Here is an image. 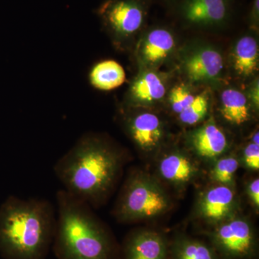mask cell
I'll return each instance as SVG.
<instances>
[{
	"label": "cell",
	"mask_w": 259,
	"mask_h": 259,
	"mask_svg": "<svg viewBox=\"0 0 259 259\" xmlns=\"http://www.w3.org/2000/svg\"><path fill=\"white\" fill-rule=\"evenodd\" d=\"M258 51L255 37L245 35L238 40L233 51V66L238 75L248 77L258 71Z\"/></svg>",
	"instance_id": "ac0fdd59"
},
{
	"label": "cell",
	"mask_w": 259,
	"mask_h": 259,
	"mask_svg": "<svg viewBox=\"0 0 259 259\" xmlns=\"http://www.w3.org/2000/svg\"><path fill=\"white\" fill-rule=\"evenodd\" d=\"M196 95L187 85L181 83L172 89L169 95V103L172 110L179 115L190 106Z\"/></svg>",
	"instance_id": "7402d4cb"
},
{
	"label": "cell",
	"mask_w": 259,
	"mask_h": 259,
	"mask_svg": "<svg viewBox=\"0 0 259 259\" xmlns=\"http://www.w3.org/2000/svg\"><path fill=\"white\" fill-rule=\"evenodd\" d=\"M125 120L127 134L140 150L151 153L160 146L164 132L157 115L151 112H141L128 116Z\"/></svg>",
	"instance_id": "30bf717a"
},
{
	"label": "cell",
	"mask_w": 259,
	"mask_h": 259,
	"mask_svg": "<svg viewBox=\"0 0 259 259\" xmlns=\"http://www.w3.org/2000/svg\"><path fill=\"white\" fill-rule=\"evenodd\" d=\"M175 47L173 33L168 29L155 28L145 35L139 48L143 64L156 66L165 60Z\"/></svg>",
	"instance_id": "8fae6325"
},
{
	"label": "cell",
	"mask_w": 259,
	"mask_h": 259,
	"mask_svg": "<svg viewBox=\"0 0 259 259\" xmlns=\"http://www.w3.org/2000/svg\"><path fill=\"white\" fill-rule=\"evenodd\" d=\"M210 245L221 259H256L258 243L253 226L235 216L220 223L207 234Z\"/></svg>",
	"instance_id": "5b68a950"
},
{
	"label": "cell",
	"mask_w": 259,
	"mask_h": 259,
	"mask_svg": "<svg viewBox=\"0 0 259 259\" xmlns=\"http://www.w3.org/2000/svg\"><path fill=\"white\" fill-rule=\"evenodd\" d=\"M259 19V0H253L249 13L250 23L256 25Z\"/></svg>",
	"instance_id": "d4e9b609"
},
{
	"label": "cell",
	"mask_w": 259,
	"mask_h": 259,
	"mask_svg": "<svg viewBox=\"0 0 259 259\" xmlns=\"http://www.w3.org/2000/svg\"><path fill=\"white\" fill-rule=\"evenodd\" d=\"M168 259H221L210 244L185 234L169 241Z\"/></svg>",
	"instance_id": "2e32d148"
},
{
	"label": "cell",
	"mask_w": 259,
	"mask_h": 259,
	"mask_svg": "<svg viewBox=\"0 0 259 259\" xmlns=\"http://www.w3.org/2000/svg\"><path fill=\"white\" fill-rule=\"evenodd\" d=\"M171 206L169 196L157 181L133 171L122 187L113 214L119 222L136 223L159 217Z\"/></svg>",
	"instance_id": "277c9868"
},
{
	"label": "cell",
	"mask_w": 259,
	"mask_h": 259,
	"mask_svg": "<svg viewBox=\"0 0 259 259\" xmlns=\"http://www.w3.org/2000/svg\"><path fill=\"white\" fill-rule=\"evenodd\" d=\"M190 143L194 152L206 159L219 157L228 145L226 135L213 121L195 130L191 135Z\"/></svg>",
	"instance_id": "7c38bea8"
},
{
	"label": "cell",
	"mask_w": 259,
	"mask_h": 259,
	"mask_svg": "<svg viewBox=\"0 0 259 259\" xmlns=\"http://www.w3.org/2000/svg\"><path fill=\"white\" fill-rule=\"evenodd\" d=\"M56 210L44 199L10 196L0 206L3 259H47L55 233Z\"/></svg>",
	"instance_id": "7a4b0ae2"
},
{
	"label": "cell",
	"mask_w": 259,
	"mask_h": 259,
	"mask_svg": "<svg viewBox=\"0 0 259 259\" xmlns=\"http://www.w3.org/2000/svg\"><path fill=\"white\" fill-rule=\"evenodd\" d=\"M236 207V195L233 187L218 185L201 195L197 210L204 222L213 228L233 217Z\"/></svg>",
	"instance_id": "ba28073f"
},
{
	"label": "cell",
	"mask_w": 259,
	"mask_h": 259,
	"mask_svg": "<svg viewBox=\"0 0 259 259\" xmlns=\"http://www.w3.org/2000/svg\"><path fill=\"white\" fill-rule=\"evenodd\" d=\"M169 241L153 230H136L120 245L121 259H168Z\"/></svg>",
	"instance_id": "52a82bcc"
},
{
	"label": "cell",
	"mask_w": 259,
	"mask_h": 259,
	"mask_svg": "<svg viewBox=\"0 0 259 259\" xmlns=\"http://www.w3.org/2000/svg\"><path fill=\"white\" fill-rule=\"evenodd\" d=\"M239 167V162L235 156L220 158L210 171L211 180L218 185L229 186L234 185L235 175Z\"/></svg>",
	"instance_id": "ffe728a7"
},
{
	"label": "cell",
	"mask_w": 259,
	"mask_h": 259,
	"mask_svg": "<svg viewBox=\"0 0 259 259\" xmlns=\"http://www.w3.org/2000/svg\"><path fill=\"white\" fill-rule=\"evenodd\" d=\"M126 161L122 150L105 138L89 133L56 162L54 171L65 191L97 208L115 189Z\"/></svg>",
	"instance_id": "6da1fadb"
},
{
	"label": "cell",
	"mask_w": 259,
	"mask_h": 259,
	"mask_svg": "<svg viewBox=\"0 0 259 259\" xmlns=\"http://www.w3.org/2000/svg\"><path fill=\"white\" fill-rule=\"evenodd\" d=\"M251 97H252V102H253V104H254L255 107H257V108H258L259 100H258V81H257L256 83H255V84L254 85V87H253V89H252Z\"/></svg>",
	"instance_id": "484cf974"
},
{
	"label": "cell",
	"mask_w": 259,
	"mask_h": 259,
	"mask_svg": "<svg viewBox=\"0 0 259 259\" xmlns=\"http://www.w3.org/2000/svg\"><path fill=\"white\" fill-rule=\"evenodd\" d=\"M181 17L196 26H220L231 15V0H183L180 5Z\"/></svg>",
	"instance_id": "9c48e42d"
},
{
	"label": "cell",
	"mask_w": 259,
	"mask_h": 259,
	"mask_svg": "<svg viewBox=\"0 0 259 259\" xmlns=\"http://www.w3.org/2000/svg\"><path fill=\"white\" fill-rule=\"evenodd\" d=\"M243 161L250 170L256 171L259 168V144L251 142L243 150Z\"/></svg>",
	"instance_id": "603a6c76"
},
{
	"label": "cell",
	"mask_w": 259,
	"mask_h": 259,
	"mask_svg": "<svg viewBox=\"0 0 259 259\" xmlns=\"http://www.w3.org/2000/svg\"><path fill=\"white\" fill-rule=\"evenodd\" d=\"M52 249L57 259H121L120 245L93 208L64 190L56 193Z\"/></svg>",
	"instance_id": "3957f363"
},
{
	"label": "cell",
	"mask_w": 259,
	"mask_h": 259,
	"mask_svg": "<svg viewBox=\"0 0 259 259\" xmlns=\"http://www.w3.org/2000/svg\"><path fill=\"white\" fill-rule=\"evenodd\" d=\"M125 69L114 60L100 61L94 65L89 74V81L94 88L101 91H111L125 82Z\"/></svg>",
	"instance_id": "e0dca14e"
},
{
	"label": "cell",
	"mask_w": 259,
	"mask_h": 259,
	"mask_svg": "<svg viewBox=\"0 0 259 259\" xmlns=\"http://www.w3.org/2000/svg\"><path fill=\"white\" fill-rule=\"evenodd\" d=\"M105 28L117 41H125L141 30L147 15L144 0H105L97 9Z\"/></svg>",
	"instance_id": "8992f818"
},
{
	"label": "cell",
	"mask_w": 259,
	"mask_h": 259,
	"mask_svg": "<svg viewBox=\"0 0 259 259\" xmlns=\"http://www.w3.org/2000/svg\"><path fill=\"white\" fill-rule=\"evenodd\" d=\"M158 168L163 180L177 187L190 183L199 173L198 166L194 161L180 152L165 155L160 160Z\"/></svg>",
	"instance_id": "4fadbf2b"
},
{
	"label": "cell",
	"mask_w": 259,
	"mask_h": 259,
	"mask_svg": "<svg viewBox=\"0 0 259 259\" xmlns=\"http://www.w3.org/2000/svg\"><path fill=\"white\" fill-rule=\"evenodd\" d=\"M209 97L206 93L196 95L194 101L179 114V119L183 124L194 125L203 120L208 112Z\"/></svg>",
	"instance_id": "44dd1931"
},
{
	"label": "cell",
	"mask_w": 259,
	"mask_h": 259,
	"mask_svg": "<svg viewBox=\"0 0 259 259\" xmlns=\"http://www.w3.org/2000/svg\"><path fill=\"white\" fill-rule=\"evenodd\" d=\"M166 93V83L159 74L144 71L131 84L128 99L133 105H150L160 101Z\"/></svg>",
	"instance_id": "9a60e30c"
},
{
	"label": "cell",
	"mask_w": 259,
	"mask_h": 259,
	"mask_svg": "<svg viewBox=\"0 0 259 259\" xmlns=\"http://www.w3.org/2000/svg\"><path fill=\"white\" fill-rule=\"evenodd\" d=\"M223 118L235 125H241L250 117L249 105L244 94L235 89H227L221 95Z\"/></svg>",
	"instance_id": "d6986e66"
},
{
	"label": "cell",
	"mask_w": 259,
	"mask_h": 259,
	"mask_svg": "<svg viewBox=\"0 0 259 259\" xmlns=\"http://www.w3.org/2000/svg\"><path fill=\"white\" fill-rule=\"evenodd\" d=\"M223 69V56L211 48L201 49L189 56L185 69L192 81H201L214 79Z\"/></svg>",
	"instance_id": "5bb4252c"
},
{
	"label": "cell",
	"mask_w": 259,
	"mask_h": 259,
	"mask_svg": "<svg viewBox=\"0 0 259 259\" xmlns=\"http://www.w3.org/2000/svg\"><path fill=\"white\" fill-rule=\"evenodd\" d=\"M247 192L250 202L255 208L259 207V180L258 178L251 181L247 187Z\"/></svg>",
	"instance_id": "cb8c5ba5"
}]
</instances>
